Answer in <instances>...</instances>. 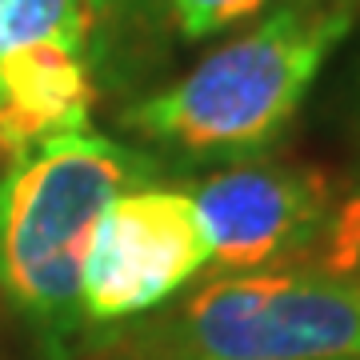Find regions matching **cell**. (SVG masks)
Returning <instances> with one entry per match:
<instances>
[{"instance_id": "1", "label": "cell", "mask_w": 360, "mask_h": 360, "mask_svg": "<svg viewBox=\"0 0 360 360\" xmlns=\"http://www.w3.org/2000/svg\"><path fill=\"white\" fill-rule=\"evenodd\" d=\"M153 360H360V196L292 260L200 284Z\"/></svg>"}, {"instance_id": "2", "label": "cell", "mask_w": 360, "mask_h": 360, "mask_svg": "<svg viewBox=\"0 0 360 360\" xmlns=\"http://www.w3.org/2000/svg\"><path fill=\"white\" fill-rule=\"evenodd\" d=\"M141 172L129 148L80 129L37 144L0 176V292L49 356H65L84 324L80 281L92 229Z\"/></svg>"}, {"instance_id": "3", "label": "cell", "mask_w": 360, "mask_h": 360, "mask_svg": "<svg viewBox=\"0 0 360 360\" xmlns=\"http://www.w3.org/2000/svg\"><path fill=\"white\" fill-rule=\"evenodd\" d=\"M352 28L345 0H309L264 16L176 84L144 96L129 129L184 156H257L281 136Z\"/></svg>"}, {"instance_id": "4", "label": "cell", "mask_w": 360, "mask_h": 360, "mask_svg": "<svg viewBox=\"0 0 360 360\" xmlns=\"http://www.w3.org/2000/svg\"><path fill=\"white\" fill-rule=\"evenodd\" d=\"M212 264L193 193L136 184L101 212L84 257L80 309L89 324H120L160 309Z\"/></svg>"}, {"instance_id": "5", "label": "cell", "mask_w": 360, "mask_h": 360, "mask_svg": "<svg viewBox=\"0 0 360 360\" xmlns=\"http://www.w3.org/2000/svg\"><path fill=\"white\" fill-rule=\"evenodd\" d=\"M193 205L220 272H257L292 260L333 220V188L316 168L240 160L205 184Z\"/></svg>"}, {"instance_id": "6", "label": "cell", "mask_w": 360, "mask_h": 360, "mask_svg": "<svg viewBox=\"0 0 360 360\" xmlns=\"http://www.w3.org/2000/svg\"><path fill=\"white\" fill-rule=\"evenodd\" d=\"M96 0H0V65L32 52L92 56Z\"/></svg>"}, {"instance_id": "7", "label": "cell", "mask_w": 360, "mask_h": 360, "mask_svg": "<svg viewBox=\"0 0 360 360\" xmlns=\"http://www.w3.org/2000/svg\"><path fill=\"white\" fill-rule=\"evenodd\" d=\"M269 8V0H168V13L176 20L180 37L205 40L224 28H236Z\"/></svg>"}, {"instance_id": "8", "label": "cell", "mask_w": 360, "mask_h": 360, "mask_svg": "<svg viewBox=\"0 0 360 360\" xmlns=\"http://www.w3.org/2000/svg\"><path fill=\"white\" fill-rule=\"evenodd\" d=\"M96 4H101V13H104V8H112V13L136 16V13H153L160 0H96Z\"/></svg>"}]
</instances>
